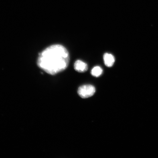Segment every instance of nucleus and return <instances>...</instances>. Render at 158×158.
I'll list each match as a JSON object with an SVG mask.
<instances>
[{"instance_id":"2","label":"nucleus","mask_w":158,"mask_h":158,"mask_svg":"<svg viewBox=\"0 0 158 158\" xmlns=\"http://www.w3.org/2000/svg\"><path fill=\"white\" fill-rule=\"evenodd\" d=\"M96 92L95 88L90 85H84L79 88L78 93L81 98H86L93 96Z\"/></svg>"},{"instance_id":"1","label":"nucleus","mask_w":158,"mask_h":158,"mask_svg":"<svg viewBox=\"0 0 158 158\" xmlns=\"http://www.w3.org/2000/svg\"><path fill=\"white\" fill-rule=\"evenodd\" d=\"M70 56L63 45L55 44L45 49L39 55L37 65L49 74L54 75L62 72L68 66Z\"/></svg>"},{"instance_id":"3","label":"nucleus","mask_w":158,"mask_h":158,"mask_svg":"<svg viewBox=\"0 0 158 158\" xmlns=\"http://www.w3.org/2000/svg\"><path fill=\"white\" fill-rule=\"evenodd\" d=\"M75 70L80 73L86 72L88 69V65L81 60H77L74 64Z\"/></svg>"},{"instance_id":"4","label":"nucleus","mask_w":158,"mask_h":158,"mask_svg":"<svg viewBox=\"0 0 158 158\" xmlns=\"http://www.w3.org/2000/svg\"><path fill=\"white\" fill-rule=\"evenodd\" d=\"M105 64L108 67H111L113 66L115 59L113 55L108 53H105L103 56Z\"/></svg>"},{"instance_id":"5","label":"nucleus","mask_w":158,"mask_h":158,"mask_svg":"<svg viewBox=\"0 0 158 158\" xmlns=\"http://www.w3.org/2000/svg\"><path fill=\"white\" fill-rule=\"evenodd\" d=\"M103 70L100 66H97L94 67L92 70L91 73L93 76L95 77H98L102 74Z\"/></svg>"}]
</instances>
